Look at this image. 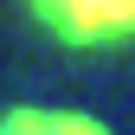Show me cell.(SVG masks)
I'll return each instance as SVG.
<instances>
[{
	"instance_id": "cell-1",
	"label": "cell",
	"mask_w": 135,
	"mask_h": 135,
	"mask_svg": "<svg viewBox=\"0 0 135 135\" xmlns=\"http://www.w3.org/2000/svg\"><path fill=\"white\" fill-rule=\"evenodd\" d=\"M52 20H64V32H77V39H90V32H129L135 26V7H109V13H52Z\"/></svg>"
}]
</instances>
